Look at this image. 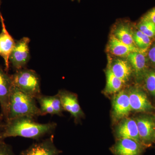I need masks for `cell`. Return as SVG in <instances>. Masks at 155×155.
<instances>
[{
  "label": "cell",
  "mask_w": 155,
  "mask_h": 155,
  "mask_svg": "<svg viewBox=\"0 0 155 155\" xmlns=\"http://www.w3.org/2000/svg\"><path fill=\"white\" fill-rule=\"evenodd\" d=\"M57 94L60 97L64 111L69 112L76 121L83 117V113L76 94L64 90H60Z\"/></svg>",
  "instance_id": "10"
},
{
  "label": "cell",
  "mask_w": 155,
  "mask_h": 155,
  "mask_svg": "<svg viewBox=\"0 0 155 155\" xmlns=\"http://www.w3.org/2000/svg\"><path fill=\"white\" fill-rule=\"evenodd\" d=\"M57 127L55 122L41 123L31 117H19L6 122L2 139L20 137L39 141L45 137L53 134Z\"/></svg>",
  "instance_id": "1"
},
{
  "label": "cell",
  "mask_w": 155,
  "mask_h": 155,
  "mask_svg": "<svg viewBox=\"0 0 155 155\" xmlns=\"http://www.w3.org/2000/svg\"><path fill=\"white\" fill-rule=\"evenodd\" d=\"M0 19L2 26V31L0 33V56L4 59L5 66V70L8 72L10 68V56L16 41L7 30L4 18L1 14Z\"/></svg>",
  "instance_id": "8"
},
{
  "label": "cell",
  "mask_w": 155,
  "mask_h": 155,
  "mask_svg": "<svg viewBox=\"0 0 155 155\" xmlns=\"http://www.w3.org/2000/svg\"><path fill=\"white\" fill-rule=\"evenodd\" d=\"M143 79L147 91L152 96L155 97V70H148Z\"/></svg>",
  "instance_id": "21"
},
{
  "label": "cell",
  "mask_w": 155,
  "mask_h": 155,
  "mask_svg": "<svg viewBox=\"0 0 155 155\" xmlns=\"http://www.w3.org/2000/svg\"><path fill=\"white\" fill-rule=\"evenodd\" d=\"M72 1H74V0H72Z\"/></svg>",
  "instance_id": "28"
},
{
  "label": "cell",
  "mask_w": 155,
  "mask_h": 155,
  "mask_svg": "<svg viewBox=\"0 0 155 155\" xmlns=\"http://www.w3.org/2000/svg\"><path fill=\"white\" fill-rule=\"evenodd\" d=\"M139 30L150 38L155 36V24L149 21H141L138 25Z\"/></svg>",
  "instance_id": "22"
},
{
  "label": "cell",
  "mask_w": 155,
  "mask_h": 155,
  "mask_svg": "<svg viewBox=\"0 0 155 155\" xmlns=\"http://www.w3.org/2000/svg\"><path fill=\"white\" fill-rule=\"evenodd\" d=\"M13 86L12 75L0 66V116L5 122L8 119L9 102Z\"/></svg>",
  "instance_id": "4"
},
{
  "label": "cell",
  "mask_w": 155,
  "mask_h": 155,
  "mask_svg": "<svg viewBox=\"0 0 155 155\" xmlns=\"http://www.w3.org/2000/svg\"><path fill=\"white\" fill-rule=\"evenodd\" d=\"M109 47L112 54L119 57L127 56L134 52L143 53L136 46L125 44L114 35H112L110 38Z\"/></svg>",
  "instance_id": "15"
},
{
  "label": "cell",
  "mask_w": 155,
  "mask_h": 155,
  "mask_svg": "<svg viewBox=\"0 0 155 155\" xmlns=\"http://www.w3.org/2000/svg\"><path fill=\"white\" fill-rule=\"evenodd\" d=\"M39 116H42V114L37 105L36 99L14 85L10 96L8 121L23 116L35 119Z\"/></svg>",
  "instance_id": "2"
},
{
  "label": "cell",
  "mask_w": 155,
  "mask_h": 155,
  "mask_svg": "<svg viewBox=\"0 0 155 155\" xmlns=\"http://www.w3.org/2000/svg\"><path fill=\"white\" fill-rule=\"evenodd\" d=\"M133 34L130 28L127 25H121L115 30L114 36L125 44L136 46Z\"/></svg>",
  "instance_id": "18"
},
{
  "label": "cell",
  "mask_w": 155,
  "mask_h": 155,
  "mask_svg": "<svg viewBox=\"0 0 155 155\" xmlns=\"http://www.w3.org/2000/svg\"><path fill=\"white\" fill-rule=\"evenodd\" d=\"M107 84L105 91L108 94H113L118 92L120 90L124 82L114 75L110 69L106 72Z\"/></svg>",
  "instance_id": "17"
},
{
  "label": "cell",
  "mask_w": 155,
  "mask_h": 155,
  "mask_svg": "<svg viewBox=\"0 0 155 155\" xmlns=\"http://www.w3.org/2000/svg\"><path fill=\"white\" fill-rule=\"evenodd\" d=\"M141 21H149L155 24V8L147 13L142 18Z\"/></svg>",
  "instance_id": "25"
},
{
  "label": "cell",
  "mask_w": 155,
  "mask_h": 155,
  "mask_svg": "<svg viewBox=\"0 0 155 155\" xmlns=\"http://www.w3.org/2000/svg\"><path fill=\"white\" fill-rule=\"evenodd\" d=\"M30 39L23 37L16 42L15 46L10 56V64L15 70L26 68L30 59L29 44Z\"/></svg>",
  "instance_id": "5"
},
{
  "label": "cell",
  "mask_w": 155,
  "mask_h": 155,
  "mask_svg": "<svg viewBox=\"0 0 155 155\" xmlns=\"http://www.w3.org/2000/svg\"><path fill=\"white\" fill-rule=\"evenodd\" d=\"M128 62L138 80L143 79L148 69L147 60L143 53L134 52L127 56Z\"/></svg>",
  "instance_id": "14"
},
{
  "label": "cell",
  "mask_w": 155,
  "mask_h": 155,
  "mask_svg": "<svg viewBox=\"0 0 155 155\" xmlns=\"http://www.w3.org/2000/svg\"><path fill=\"white\" fill-rule=\"evenodd\" d=\"M128 93L131 110L142 113L154 110V107L143 91L138 88H132Z\"/></svg>",
  "instance_id": "9"
},
{
  "label": "cell",
  "mask_w": 155,
  "mask_h": 155,
  "mask_svg": "<svg viewBox=\"0 0 155 155\" xmlns=\"http://www.w3.org/2000/svg\"><path fill=\"white\" fill-rule=\"evenodd\" d=\"M54 139L52 134L47 138L31 144L19 155H59L62 151L56 147Z\"/></svg>",
  "instance_id": "7"
},
{
  "label": "cell",
  "mask_w": 155,
  "mask_h": 155,
  "mask_svg": "<svg viewBox=\"0 0 155 155\" xmlns=\"http://www.w3.org/2000/svg\"><path fill=\"white\" fill-rule=\"evenodd\" d=\"M39 104V109L42 116L49 114L51 116L55 115V113L50 101L49 96L41 94L36 98Z\"/></svg>",
  "instance_id": "19"
},
{
  "label": "cell",
  "mask_w": 155,
  "mask_h": 155,
  "mask_svg": "<svg viewBox=\"0 0 155 155\" xmlns=\"http://www.w3.org/2000/svg\"><path fill=\"white\" fill-rule=\"evenodd\" d=\"M0 155H16L11 146L7 144L4 140H0Z\"/></svg>",
  "instance_id": "24"
},
{
  "label": "cell",
  "mask_w": 155,
  "mask_h": 155,
  "mask_svg": "<svg viewBox=\"0 0 155 155\" xmlns=\"http://www.w3.org/2000/svg\"><path fill=\"white\" fill-rule=\"evenodd\" d=\"M136 45L143 52L146 51L151 44L150 38L140 30L133 34Z\"/></svg>",
  "instance_id": "20"
},
{
  "label": "cell",
  "mask_w": 155,
  "mask_h": 155,
  "mask_svg": "<svg viewBox=\"0 0 155 155\" xmlns=\"http://www.w3.org/2000/svg\"><path fill=\"white\" fill-rule=\"evenodd\" d=\"M114 116L117 119L126 117L131 111L128 93L125 91H119L113 100Z\"/></svg>",
  "instance_id": "12"
},
{
  "label": "cell",
  "mask_w": 155,
  "mask_h": 155,
  "mask_svg": "<svg viewBox=\"0 0 155 155\" xmlns=\"http://www.w3.org/2000/svg\"><path fill=\"white\" fill-rule=\"evenodd\" d=\"M5 124L6 122L5 120L0 116V140H4L2 139V135L5 130Z\"/></svg>",
  "instance_id": "27"
},
{
  "label": "cell",
  "mask_w": 155,
  "mask_h": 155,
  "mask_svg": "<svg viewBox=\"0 0 155 155\" xmlns=\"http://www.w3.org/2000/svg\"><path fill=\"white\" fill-rule=\"evenodd\" d=\"M117 135L119 138L130 139L141 143L136 122L133 119L128 118L122 122L117 128Z\"/></svg>",
  "instance_id": "13"
},
{
  "label": "cell",
  "mask_w": 155,
  "mask_h": 155,
  "mask_svg": "<svg viewBox=\"0 0 155 155\" xmlns=\"http://www.w3.org/2000/svg\"><path fill=\"white\" fill-rule=\"evenodd\" d=\"M110 70L114 75L125 83L130 78L132 69L127 61L117 59L114 61Z\"/></svg>",
  "instance_id": "16"
},
{
  "label": "cell",
  "mask_w": 155,
  "mask_h": 155,
  "mask_svg": "<svg viewBox=\"0 0 155 155\" xmlns=\"http://www.w3.org/2000/svg\"><path fill=\"white\" fill-rule=\"evenodd\" d=\"M142 144L146 147L155 142V119L153 116H142L136 119Z\"/></svg>",
  "instance_id": "6"
},
{
  "label": "cell",
  "mask_w": 155,
  "mask_h": 155,
  "mask_svg": "<svg viewBox=\"0 0 155 155\" xmlns=\"http://www.w3.org/2000/svg\"><path fill=\"white\" fill-rule=\"evenodd\" d=\"M49 99L55 113V115L62 116V113L64 111L60 97L58 94L53 96H49Z\"/></svg>",
  "instance_id": "23"
},
{
  "label": "cell",
  "mask_w": 155,
  "mask_h": 155,
  "mask_svg": "<svg viewBox=\"0 0 155 155\" xmlns=\"http://www.w3.org/2000/svg\"><path fill=\"white\" fill-rule=\"evenodd\" d=\"M148 57L151 62L155 65V44L150 49Z\"/></svg>",
  "instance_id": "26"
},
{
  "label": "cell",
  "mask_w": 155,
  "mask_h": 155,
  "mask_svg": "<svg viewBox=\"0 0 155 155\" xmlns=\"http://www.w3.org/2000/svg\"><path fill=\"white\" fill-rule=\"evenodd\" d=\"M13 84L20 91L36 98L41 94L40 78L32 69L23 68L12 75Z\"/></svg>",
  "instance_id": "3"
},
{
  "label": "cell",
  "mask_w": 155,
  "mask_h": 155,
  "mask_svg": "<svg viewBox=\"0 0 155 155\" xmlns=\"http://www.w3.org/2000/svg\"><path fill=\"white\" fill-rule=\"evenodd\" d=\"M145 148L134 140L119 138L111 150L115 155H142Z\"/></svg>",
  "instance_id": "11"
}]
</instances>
